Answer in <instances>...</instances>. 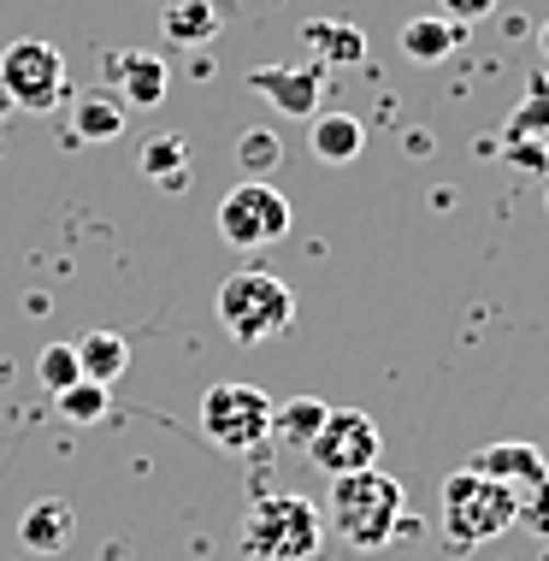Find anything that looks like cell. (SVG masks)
I'll return each mask as SVG.
<instances>
[{
	"instance_id": "1",
	"label": "cell",
	"mask_w": 549,
	"mask_h": 561,
	"mask_svg": "<svg viewBox=\"0 0 549 561\" xmlns=\"http://www.w3.org/2000/svg\"><path fill=\"white\" fill-rule=\"evenodd\" d=\"M408 526V491L385 467H361V473H338L325 491V533L348 543V550L373 556Z\"/></svg>"
},
{
	"instance_id": "2",
	"label": "cell",
	"mask_w": 549,
	"mask_h": 561,
	"mask_svg": "<svg viewBox=\"0 0 549 561\" xmlns=\"http://www.w3.org/2000/svg\"><path fill=\"white\" fill-rule=\"evenodd\" d=\"M242 561H331L325 514L289 491L254 496L242 514Z\"/></svg>"
},
{
	"instance_id": "3",
	"label": "cell",
	"mask_w": 549,
	"mask_h": 561,
	"mask_svg": "<svg viewBox=\"0 0 549 561\" xmlns=\"http://www.w3.org/2000/svg\"><path fill=\"white\" fill-rule=\"evenodd\" d=\"M514 503H521L514 484L484 479V473H472V467L449 473L444 479V550L467 556V550H479V543L514 533Z\"/></svg>"
},
{
	"instance_id": "4",
	"label": "cell",
	"mask_w": 549,
	"mask_h": 561,
	"mask_svg": "<svg viewBox=\"0 0 549 561\" xmlns=\"http://www.w3.org/2000/svg\"><path fill=\"white\" fill-rule=\"evenodd\" d=\"M219 320L242 348H254V343L278 337V331L296 320V296H289L284 278H272L261 266L231 272V278L219 284Z\"/></svg>"
},
{
	"instance_id": "5",
	"label": "cell",
	"mask_w": 549,
	"mask_h": 561,
	"mask_svg": "<svg viewBox=\"0 0 549 561\" xmlns=\"http://www.w3.org/2000/svg\"><path fill=\"white\" fill-rule=\"evenodd\" d=\"M0 89H7V101L24 113H54L59 101H71L66 54L42 36L7 42V48H0Z\"/></svg>"
},
{
	"instance_id": "6",
	"label": "cell",
	"mask_w": 549,
	"mask_h": 561,
	"mask_svg": "<svg viewBox=\"0 0 549 561\" xmlns=\"http://www.w3.org/2000/svg\"><path fill=\"white\" fill-rule=\"evenodd\" d=\"M213 219H219V237L231 242V249H272V242H284L289 225H296L289 195L278 184H266V178H242L237 190H225V202Z\"/></svg>"
},
{
	"instance_id": "7",
	"label": "cell",
	"mask_w": 549,
	"mask_h": 561,
	"mask_svg": "<svg viewBox=\"0 0 549 561\" xmlns=\"http://www.w3.org/2000/svg\"><path fill=\"white\" fill-rule=\"evenodd\" d=\"M202 432L219 449H231V455L261 449L266 437H272V402H266V390L237 385V378H231V385H207V397H202Z\"/></svg>"
},
{
	"instance_id": "8",
	"label": "cell",
	"mask_w": 549,
	"mask_h": 561,
	"mask_svg": "<svg viewBox=\"0 0 549 561\" xmlns=\"http://www.w3.org/2000/svg\"><path fill=\"white\" fill-rule=\"evenodd\" d=\"M378 444H385V437H378L373 414H361V408H331L325 426H319L313 444H308V461L325 479L361 473V467H378Z\"/></svg>"
},
{
	"instance_id": "9",
	"label": "cell",
	"mask_w": 549,
	"mask_h": 561,
	"mask_svg": "<svg viewBox=\"0 0 549 561\" xmlns=\"http://www.w3.org/2000/svg\"><path fill=\"white\" fill-rule=\"evenodd\" d=\"M249 89L272 101L284 118H313L319 101H325V66L319 59H308V66H254Z\"/></svg>"
},
{
	"instance_id": "10",
	"label": "cell",
	"mask_w": 549,
	"mask_h": 561,
	"mask_svg": "<svg viewBox=\"0 0 549 561\" xmlns=\"http://www.w3.org/2000/svg\"><path fill=\"white\" fill-rule=\"evenodd\" d=\"M106 83L125 95V107H160L165 89H172V66L160 54L125 48V54H106Z\"/></svg>"
},
{
	"instance_id": "11",
	"label": "cell",
	"mask_w": 549,
	"mask_h": 561,
	"mask_svg": "<svg viewBox=\"0 0 549 561\" xmlns=\"http://www.w3.org/2000/svg\"><path fill=\"white\" fill-rule=\"evenodd\" d=\"M467 467H472V473H484V479L514 484V491H526V484H544V479H549V455H544L538 444H526V437H508V444H484Z\"/></svg>"
},
{
	"instance_id": "12",
	"label": "cell",
	"mask_w": 549,
	"mask_h": 561,
	"mask_svg": "<svg viewBox=\"0 0 549 561\" xmlns=\"http://www.w3.org/2000/svg\"><path fill=\"white\" fill-rule=\"evenodd\" d=\"M125 125H130V107L113 83H95V89L71 95V136L78 142H113V136H125Z\"/></svg>"
},
{
	"instance_id": "13",
	"label": "cell",
	"mask_w": 549,
	"mask_h": 561,
	"mask_svg": "<svg viewBox=\"0 0 549 561\" xmlns=\"http://www.w3.org/2000/svg\"><path fill=\"white\" fill-rule=\"evenodd\" d=\"M71 533H78V514H71L66 496H42V503H30L24 520H19V538H24L30 556H59V550H71Z\"/></svg>"
},
{
	"instance_id": "14",
	"label": "cell",
	"mask_w": 549,
	"mask_h": 561,
	"mask_svg": "<svg viewBox=\"0 0 549 561\" xmlns=\"http://www.w3.org/2000/svg\"><path fill=\"white\" fill-rule=\"evenodd\" d=\"M396 48L414 59V66H444L449 54L467 48V24L444 19V12H432V19H408L402 36H396Z\"/></svg>"
},
{
	"instance_id": "15",
	"label": "cell",
	"mask_w": 549,
	"mask_h": 561,
	"mask_svg": "<svg viewBox=\"0 0 549 561\" xmlns=\"http://www.w3.org/2000/svg\"><path fill=\"white\" fill-rule=\"evenodd\" d=\"M160 30H165L172 48H207L225 30V12H219V0H172V7L160 12Z\"/></svg>"
},
{
	"instance_id": "16",
	"label": "cell",
	"mask_w": 549,
	"mask_h": 561,
	"mask_svg": "<svg viewBox=\"0 0 549 561\" xmlns=\"http://www.w3.org/2000/svg\"><path fill=\"white\" fill-rule=\"evenodd\" d=\"M136 172L165 195H183L190 190V142H183V136H155V142H142Z\"/></svg>"
},
{
	"instance_id": "17",
	"label": "cell",
	"mask_w": 549,
	"mask_h": 561,
	"mask_svg": "<svg viewBox=\"0 0 549 561\" xmlns=\"http://www.w3.org/2000/svg\"><path fill=\"white\" fill-rule=\"evenodd\" d=\"M366 148V125L355 113H313V154L325 165H355Z\"/></svg>"
},
{
	"instance_id": "18",
	"label": "cell",
	"mask_w": 549,
	"mask_h": 561,
	"mask_svg": "<svg viewBox=\"0 0 549 561\" xmlns=\"http://www.w3.org/2000/svg\"><path fill=\"white\" fill-rule=\"evenodd\" d=\"M325 414H331V408L319 402V397H289V402H272V444H284V449H301V455H308L313 432L325 426Z\"/></svg>"
},
{
	"instance_id": "19",
	"label": "cell",
	"mask_w": 549,
	"mask_h": 561,
	"mask_svg": "<svg viewBox=\"0 0 549 561\" xmlns=\"http://www.w3.org/2000/svg\"><path fill=\"white\" fill-rule=\"evenodd\" d=\"M301 48L319 54V66H361L366 54V36L355 24H338V19H313L301 24Z\"/></svg>"
},
{
	"instance_id": "20",
	"label": "cell",
	"mask_w": 549,
	"mask_h": 561,
	"mask_svg": "<svg viewBox=\"0 0 549 561\" xmlns=\"http://www.w3.org/2000/svg\"><path fill=\"white\" fill-rule=\"evenodd\" d=\"M78 367L83 378H95V385H118L130 367V343L118 337V331H83L78 337Z\"/></svg>"
},
{
	"instance_id": "21",
	"label": "cell",
	"mask_w": 549,
	"mask_h": 561,
	"mask_svg": "<svg viewBox=\"0 0 549 561\" xmlns=\"http://www.w3.org/2000/svg\"><path fill=\"white\" fill-rule=\"evenodd\" d=\"M278 160H284V142L272 130H242L237 136V165L249 178H272V172H278Z\"/></svg>"
},
{
	"instance_id": "22",
	"label": "cell",
	"mask_w": 549,
	"mask_h": 561,
	"mask_svg": "<svg viewBox=\"0 0 549 561\" xmlns=\"http://www.w3.org/2000/svg\"><path fill=\"white\" fill-rule=\"evenodd\" d=\"M59 414H66L71 426H95V420L106 414V385H95V378L66 385V390H59Z\"/></svg>"
},
{
	"instance_id": "23",
	"label": "cell",
	"mask_w": 549,
	"mask_h": 561,
	"mask_svg": "<svg viewBox=\"0 0 549 561\" xmlns=\"http://www.w3.org/2000/svg\"><path fill=\"white\" fill-rule=\"evenodd\" d=\"M508 136H549V78H544V71L526 83V101L514 107Z\"/></svg>"
},
{
	"instance_id": "24",
	"label": "cell",
	"mask_w": 549,
	"mask_h": 561,
	"mask_svg": "<svg viewBox=\"0 0 549 561\" xmlns=\"http://www.w3.org/2000/svg\"><path fill=\"white\" fill-rule=\"evenodd\" d=\"M36 378L54 390V397H59L66 385H78V378H83V367H78V343H48V348H42V355H36Z\"/></svg>"
},
{
	"instance_id": "25",
	"label": "cell",
	"mask_w": 549,
	"mask_h": 561,
	"mask_svg": "<svg viewBox=\"0 0 549 561\" xmlns=\"http://www.w3.org/2000/svg\"><path fill=\"white\" fill-rule=\"evenodd\" d=\"M496 154L508 160L514 172L544 178V172H549V136H502V148H496Z\"/></svg>"
},
{
	"instance_id": "26",
	"label": "cell",
	"mask_w": 549,
	"mask_h": 561,
	"mask_svg": "<svg viewBox=\"0 0 549 561\" xmlns=\"http://www.w3.org/2000/svg\"><path fill=\"white\" fill-rule=\"evenodd\" d=\"M514 526L531 533V538H549V479L521 491V503H514Z\"/></svg>"
},
{
	"instance_id": "27",
	"label": "cell",
	"mask_w": 549,
	"mask_h": 561,
	"mask_svg": "<svg viewBox=\"0 0 549 561\" xmlns=\"http://www.w3.org/2000/svg\"><path fill=\"white\" fill-rule=\"evenodd\" d=\"M444 7V19H455V24H479V19H491V12H502V0H437Z\"/></svg>"
},
{
	"instance_id": "28",
	"label": "cell",
	"mask_w": 549,
	"mask_h": 561,
	"mask_svg": "<svg viewBox=\"0 0 549 561\" xmlns=\"http://www.w3.org/2000/svg\"><path fill=\"white\" fill-rule=\"evenodd\" d=\"M538 54H544V59H549V19H544V24H538Z\"/></svg>"
},
{
	"instance_id": "29",
	"label": "cell",
	"mask_w": 549,
	"mask_h": 561,
	"mask_svg": "<svg viewBox=\"0 0 549 561\" xmlns=\"http://www.w3.org/2000/svg\"><path fill=\"white\" fill-rule=\"evenodd\" d=\"M12 113V101H7V89H0V118H7Z\"/></svg>"
},
{
	"instance_id": "30",
	"label": "cell",
	"mask_w": 549,
	"mask_h": 561,
	"mask_svg": "<svg viewBox=\"0 0 549 561\" xmlns=\"http://www.w3.org/2000/svg\"><path fill=\"white\" fill-rule=\"evenodd\" d=\"M544 207H549V184H544Z\"/></svg>"
}]
</instances>
